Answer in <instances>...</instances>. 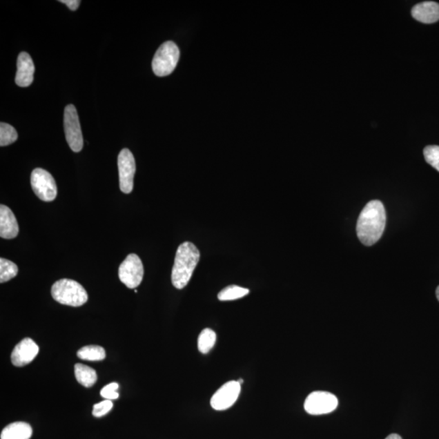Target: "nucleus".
Here are the masks:
<instances>
[{"mask_svg": "<svg viewBox=\"0 0 439 439\" xmlns=\"http://www.w3.org/2000/svg\"><path fill=\"white\" fill-rule=\"evenodd\" d=\"M387 222L386 210L379 200L370 201L360 213L356 233L365 246H373L381 239Z\"/></svg>", "mask_w": 439, "mask_h": 439, "instance_id": "obj_1", "label": "nucleus"}, {"mask_svg": "<svg viewBox=\"0 0 439 439\" xmlns=\"http://www.w3.org/2000/svg\"><path fill=\"white\" fill-rule=\"evenodd\" d=\"M75 373L77 381L86 388L93 387L97 382V374L95 370L88 365L76 364Z\"/></svg>", "mask_w": 439, "mask_h": 439, "instance_id": "obj_16", "label": "nucleus"}, {"mask_svg": "<svg viewBox=\"0 0 439 439\" xmlns=\"http://www.w3.org/2000/svg\"><path fill=\"white\" fill-rule=\"evenodd\" d=\"M425 161L439 172V146H428L424 149Z\"/></svg>", "mask_w": 439, "mask_h": 439, "instance_id": "obj_22", "label": "nucleus"}, {"mask_svg": "<svg viewBox=\"0 0 439 439\" xmlns=\"http://www.w3.org/2000/svg\"><path fill=\"white\" fill-rule=\"evenodd\" d=\"M64 127H65L66 138L68 146L75 153H79L84 148V137L77 109L70 104L65 109L64 114Z\"/></svg>", "mask_w": 439, "mask_h": 439, "instance_id": "obj_6", "label": "nucleus"}, {"mask_svg": "<svg viewBox=\"0 0 439 439\" xmlns=\"http://www.w3.org/2000/svg\"><path fill=\"white\" fill-rule=\"evenodd\" d=\"M119 278L130 289H135L143 281V262L136 254H130L119 267Z\"/></svg>", "mask_w": 439, "mask_h": 439, "instance_id": "obj_7", "label": "nucleus"}, {"mask_svg": "<svg viewBox=\"0 0 439 439\" xmlns=\"http://www.w3.org/2000/svg\"><path fill=\"white\" fill-rule=\"evenodd\" d=\"M180 58V51L177 46L172 42L164 43L159 48L153 61V70L155 75L166 77L175 71Z\"/></svg>", "mask_w": 439, "mask_h": 439, "instance_id": "obj_4", "label": "nucleus"}, {"mask_svg": "<svg viewBox=\"0 0 439 439\" xmlns=\"http://www.w3.org/2000/svg\"><path fill=\"white\" fill-rule=\"evenodd\" d=\"M241 391V384L237 381L228 382L218 389V391L213 396L211 402L212 408L217 411H223L230 409L235 404Z\"/></svg>", "mask_w": 439, "mask_h": 439, "instance_id": "obj_10", "label": "nucleus"}, {"mask_svg": "<svg viewBox=\"0 0 439 439\" xmlns=\"http://www.w3.org/2000/svg\"><path fill=\"white\" fill-rule=\"evenodd\" d=\"M199 259V251L192 242H185L178 246L172 271V283L177 289L188 284Z\"/></svg>", "mask_w": 439, "mask_h": 439, "instance_id": "obj_2", "label": "nucleus"}, {"mask_svg": "<svg viewBox=\"0 0 439 439\" xmlns=\"http://www.w3.org/2000/svg\"><path fill=\"white\" fill-rule=\"evenodd\" d=\"M33 433L31 425L26 422H17L7 425L1 432V439H30Z\"/></svg>", "mask_w": 439, "mask_h": 439, "instance_id": "obj_15", "label": "nucleus"}, {"mask_svg": "<svg viewBox=\"0 0 439 439\" xmlns=\"http://www.w3.org/2000/svg\"><path fill=\"white\" fill-rule=\"evenodd\" d=\"M113 407V404L111 400H106L99 402L94 405L92 414L95 418H102L112 410Z\"/></svg>", "mask_w": 439, "mask_h": 439, "instance_id": "obj_23", "label": "nucleus"}, {"mask_svg": "<svg viewBox=\"0 0 439 439\" xmlns=\"http://www.w3.org/2000/svg\"><path fill=\"white\" fill-rule=\"evenodd\" d=\"M31 186L35 194L44 202H52L57 196L56 181L51 173L43 168H35L31 173Z\"/></svg>", "mask_w": 439, "mask_h": 439, "instance_id": "obj_5", "label": "nucleus"}, {"mask_svg": "<svg viewBox=\"0 0 439 439\" xmlns=\"http://www.w3.org/2000/svg\"><path fill=\"white\" fill-rule=\"evenodd\" d=\"M52 298L58 303L80 307L88 300V292L79 282L64 278L54 283L52 287Z\"/></svg>", "mask_w": 439, "mask_h": 439, "instance_id": "obj_3", "label": "nucleus"}, {"mask_svg": "<svg viewBox=\"0 0 439 439\" xmlns=\"http://www.w3.org/2000/svg\"><path fill=\"white\" fill-rule=\"evenodd\" d=\"M338 405L337 397L331 393L314 391L306 399L304 409L310 415H323L332 413Z\"/></svg>", "mask_w": 439, "mask_h": 439, "instance_id": "obj_8", "label": "nucleus"}, {"mask_svg": "<svg viewBox=\"0 0 439 439\" xmlns=\"http://www.w3.org/2000/svg\"><path fill=\"white\" fill-rule=\"evenodd\" d=\"M237 382L242 384V382H244V380H242V379H240V380H237Z\"/></svg>", "mask_w": 439, "mask_h": 439, "instance_id": "obj_28", "label": "nucleus"}, {"mask_svg": "<svg viewBox=\"0 0 439 439\" xmlns=\"http://www.w3.org/2000/svg\"><path fill=\"white\" fill-rule=\"evenodd\" d=\"M18 138V135L14 127L1 122L0 124V146H6L15 143Z\"/></svg>", "mask_w": 439, "mask_h": 439, "instance_id": "obj_21", "label": "nucleus"}, {"mask_svg": "<svg viewBox=\"0 0 439 439\" xmlns=\"http://www.w3.org/2000/svg\"><path fill=\"white\" fill-rule=\"evenodd\" d=\"M411 15L418 21L431 24L439 20V3L432 1L420 3L413 7Z\"/></svg>", "mask_w": 439, "mask_h": 439, "instance_id": "obj_14", "label": "nucleus"}, {"mask_svg": "<svg viewBox=\"0 0 439 439\" xmlns=\"http://www.w3.org/2000/svg\"><path fill=\"white\" fill-rule=\"evenodd\" d=\"M77 358L88 361H101L106 358L102 347L90 345L82 347L77 353Z\"/></svg>", "mask_w": 439, "mask_h": 439, "instance_id": "obj_17", "label": "nucleus"}, {"mask_svg": "<svg viewBox=\"0 0 439 439\" xmlns=\"http://www.w3.org/2000/svg\"><path fill=\"white\" fill-rule=\"evenodd\" d=\"M386 439H402L399 434L392 433L387 436Z\"/></svg>", "mask_w": 439, "mask_h": 439, "instance_id": "obj_26", "label": "nucleus"}, {"mask_svg": "<svg viewBox=\"0 0 439 439\" xmlns=\"http://www.w3.org/2000/svg\"><path fill=\"white\" fill-rule=\"evenodd\" d=\"M35 68L28 53L21 52L17 59V72L15 82L21 88H27L34 81Z\"/></svg>", "mask_w": 439, "mask_h": 439, "instance_id": "obj_12", "label": "nucleus"}, {"mask_svg": "<svg viewBox=\"0 0 439 439\" xmlns=\"http://www.w3.org/2000/svg\"><path fill=\"white\" fill-rule=\"evenodd\" d=\"M17 273L18 268L15 263L4 258L0 259V282L10 281Z\"/></svg>", "mask_w": 439, "mask_h": 439, "instance_id": "obj_20", "label": "nucleus"}, {"mask_svg": "<svg viewBox=\"0 0 439 439\" xmlns=\"http://www.w3.org/2000/svg\"><path fill=\"white\" fill-rule=\"evenodd\" d=\"M39 347L34 340L26 338L17 344L11 355L12 363L17 367H23L33 361L38 355Z\"/></svg>", "mask_w": 439, "mask_h": 439, "instance_id": "obj_11", "label": "nucleus"}, {"mask_svg": "<svg viewBox=\"0 0 439 439\" xmlns=\"http://www.w3.org/2000/svg\"><path fill=\"white\" fill-rule=\"evenodd\" d=\"M217 341V335L211 329H204L198 338V349L201 353L208 354L213 349Z\"/></svg>", "mask_w": 439, "mask_h": 439, "instance_id": "obj_18", "label": "nucleus"}, {"mask_svg": "<svg viewBox=\"0 0 439 439\" xmlns=\"http://www.w3.org/2000/svg\"><path fill=\"white\" fill-rule=\"evenodd\" d=\"M436 295H437V298H438V300L439 301V286H438L437 290H436Z\"/></svg>", "mask_w": 439, "mask_h": 439, "instance_id": "obj_27", "label": "nucleus"}, {"mask_svg": "<svg viewBox=\"0 0 439 439\" xmlns=\"http://www.w3.org/2000/svg\"><path fill=\"white\" fill-rule=\"evenodd\" d=\"M118 389L119 385L117 382L110 383L102 389L101 391H100V395H101L104 399L108 400H117L119 397L117 392Z\"/></svg>", "mask_w": 439, "mask_h": 439, "instance_id": "obj_24", "label": "nucleus"}, {"mask_svg": "<svg viewBox=\"0 0 439 439\" xmlns=\"http://www.w3.org/2000/svg\"><path fill=\"white\" fill-rule=\"evenodd\" d=\"M250 291L246 288L236 285L228 286L219 293L218 300L221 301H231L242 298L249 294Z\"/></svg>", "mask_w": 439, "mask_h": 439, "instance_id": "obj_19", "label": "nucleus"}, {"mask_svg": "<svg viewBox=\"0 0 439 439\" xmlns=\"http://www.w3.org/2000/svg\"><path fill=\"white\" fill-rule=\"evenodd\" d=\"M62 3H65L66 6L72 11H76L79 8L81 1L79 0H61L59 1Z\"/></svg>", "mask_w": 439, "mask_h": 439, "instance_id": "obj_25", "label": "nucleus"}, {"mask_svg": "<svg viewBox=\"0 0 439 439\" xmlns=\"http://www.w3.org/2000/svg\"><path fill=\"white\" fill-rule=\"evenodd\" d=\"M19 226L14 213L6 205H0V237L12 240L18 235Z\"/></svg>", "mask_w": 439, "mask_h": 439, "instance_id": "obj_13", "label": "nucleus"}, {"mask_svg": "<svg viewBox=\"0 0 439 439\" xmlns=\"http://www.w3.org/2000/svg\"><path fill=\"white\" fill-rule=\"evenodd\" d=\"M119 181L120 189L125 194L131 193L134 189V177L136 164L134 155L127 148L121 150L118 155Z\"/></svg>", "mask_w": 439, "mask_h": 439, "instance_id": "obj_9", "label": "nucleus"}]
</instances>
